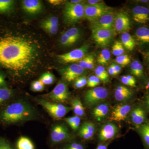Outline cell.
I'll return each mask as SVG.
<instances>
[{
  "instance_id": "cell-1",
  "label": "cell",
  "mask_w": 149,
  "mask_h": 149,
  "mask_svg": "<svg viewBox=\"0 0 149 149\" xmlns=\"http://www.w3.org/2000/svg\"><path fill=\"white\" fill-rule=\"evenodd\" d=\"M34 49L28 41L16 36L0 39V65L7 69L21 71L32 61Z\"/></svg>"
},
{
  "instance_id": "cell-2",
  "label": "cell",
  "mask_w": 149,
  "mask_h": 149,
  "mask_svg": "<svg viewBox=\"0 0 149 149\" xmlns=\"http://www.w3.org/2000/svg\"><path fill=\"white\" fill-rule=\"evenodd\" d=\"M35 115L34 109L29 104L25 102H17L7 107L0 117L6 123H13L31 120Z\"/></svg>"
},
{
  "instance_id": "cell-3",
  "label": "cell",
  "mask_w": 149,
  "mask_h": 149,
  "mask_svg": "<svg viewBox=\"0 0 149 149\" xmlns=\"http://www.w3.org/2000/svg\"><path fill=\"white\" fill-rule=\"evenodd\" d=\"M82 3H71L67 2L65 6L64 15L65 21L67 24H75L80 21L84 17L85 6Z\"/></svg>"
},
{
  "instance_id": "cell-4",
  "label": "cell",
  "mask_w": 149,
  "mask_h": 149,
  "mask_svg": "<svg viewBox=\"0 0 149 149\" xmlns=\"http://www.w3.org/2000/svg\"><path fill=\"white\" fill-rule=\"evenodd\" d=\"M108 95V91L106 88L103 87H96L86 92L84 100L88 106L95 107L105 100Z\"/></svg>"
},
{
  "instance_id": "cell-5",
  "label": "cell",
  "mask_w": 149,
  "mask_h": 149,
  "mask_svg": "<svg viewBox=\"0 0 149 149\" xmlns=\"http://www.w3.org/2000/svg\"><path fill=\"white\" fill-rule=\"evenodd\" d=\"M37 102L52 117L56 119H61L72 110L70 107L58 103L52 102L44 100H38Z\"/></svg>"
},
{
  "instance_id": "cell-6",
  "label": "cell",
  "mask_w": 149,
  "mask_h": 149,
  "mask_svg": "<svg viewBox=\"0 0 149 149\" xmlns=\"http://www.w3.org/2000/svg\"><path fill=\"white\" fill-rule=\"evenodd\" d=\"M84 6V17L91 22L112 11L111 8L102 3L95 5H85Z\"/></svg>"
},
{
  "instance_id": "cell-7",
  "label": "cell",
  "mask_w": 149,
  "mask_h": 149,
  "mask_svg": "<svg viewBox=\"0 0 149 149\" xmlns=\"http://www.w3.org/2000/svg\"><path fill=\"white\" fill-rule=\"evenodd\" d=\"M92 37L99 46L106 47L109 45L116 35L114 29H91Z\"/></svg>"
},
{
  "instance_id": "cell-8",
  "label": "cell",
  "mask_w": 149,
  "mask_h": 149,
  "mask_svg": "<svg viewBox=\"0 0 149 149\" xmlns=\"http://www.w3.org/2000/svg\"><path fill=\"white\" fill-rule=\"evenodd\" d=\"M70 138L69 130L63 124L54 125L51 131L50 140L53 146L64 143Z\"/></svg>"
},
{
  "instance_id": "cell-9",
  "label": "cell",
  "mask_w": 149,
  "mask_h": 149,
  "mask_svg": "<svg viewBox=\"0 0 149 149\" xmlns=\"http://www.w3.org/2000/svg\"><path fill=\"white\" fill-rule=\"evenodd\" d=\"M89 48V46L88 45H84L81 47L75 49L69 52L60 55L58 56V58L60 61L63 63L80 61L85 56Z\"/></svg>"
},
{
  "instance_id": "cell-10",
  "label": "cell",
  "mask_w": 149,
  "mask_h": 149,
  "mask_svg": "<svg viewBox=\"0 0 149 149\" xmlns=\"http://www.w3.org/2000/svg\"><path fill=\"white\" fill-rule=\"evenodd\" d=\"M60 72L65 80L71 82L82 76L85 72V69L79 64L73 63L63 68L60 70Z\"/></svg>"
},
{
  "instance_id": "cell-11",
  "label": "cell",
  "mask_w": 149,
  "mask_h": 149,
  "mask_svg": "<svg viewBox=\"0 0 149 149\" xmlns=\"http://www.w3.org/2000/svg\"><path fill=\"white\" fill-rule=\"evenodd\" d=\"M69 96L68 87L63 82H59L49 95L50 99L58 103L66 101L69 98Z\"/></svg>"
},
{
  "instance_id": "cell-12",
  "label": "cell",
  "mask_w": 149,
  "mask_h": 149,
  "mask_svg": "<svg viewBox=\"0 0 149 149\" xmlns=\"http://www.w3.org/2000/svg\"><path fill=\"white\" fill-rule=\"evenodd\" d=\"M115 17V15L113 12L106 14L98 19L91 22V29H114Z\"/></svg>"
},
{
  "instance_id": "cell-13",
  "label": "cell",
  "mask_w": 149,
  "mask_h": 149,
  "mask_svg": "<svg viewBox=\"0 0 149 149\" xmlns=\"http://www.w3.org/2000/svg\"><path fill=\"white\" fill-rule=\"evenodd\" d=\"M114 29L119 33L127 32L131 29L130 18L125 13L119 12L115 15Z\"/></svg>"
},
{
  "instance_id": "cell-14",
  "label": "cell",
  "mask_w": 149,
  "mask_h": 149,
  "mask_svg": "<svg viewBox=\"0 0 149 149\" xmlns=\"http://www.w3.org/2000/svg\"><path fill=\"white\" fill-rule=\"evenodd\" d=\"M131 109V106L128 104H121L116 106L111 111L110 119L116 122L124 120L127 118Z\"/></svg>"
},
{
  "instance_id": "cell-15",
  "label": "cell",
  "mask_w": 149,
  "mask_h": 149,
  "mask_svg": "<svg viewBox=\"0 0 149 149\" xmlns=\"http://www.w3.org/2000/svg\"><path fill=\"white\" fill-rule=\"evenodd\" d=\"M118 128L115 124L111 123H106L102 126L99 133V139L105 142L112 139L117 134Z\"/></svg>"
},
{
  "instance_id": "cell-16",
  "label": "cell",
  "mask_w": 149,
  "mask_h": 149,
  "mask_svg": "<svg viewBox=\"0 0 149 149\" xmlns=\"http://www.w3.org/2000/svg\"><path fill=\"white\" fill-rule=\"evenodd\" d=\"M134 21L141 24H146L149 21V10L143 6H136L132 10Z\"/></svg>"
},
{
  "instance_id": "cell-17",
  "label": "cell",
  "mask_w": 149,
  "mask_h": 149,
  "mask_svg": "<svg viewBox=\"0 0 149 149\" xmlns=\"http://www.w3.org/2000/svg\"><path fill=\"white\" fill-rule=\"evenodd\" d=\"M130 116L131 122L138 126L145 123L146 120V111L141 107H136L131 109Z\"/></svg>"
},
{
  "instance_id": "cell-18",
  "label": "cell",
  "mask_w": 149,
  "mask_h": 149,
  "mask_svg": "<svg viewBox=\"0 0 149 149\" xmlns=\"http://www.w3.org/2000/svg\"><path fill=\"white\" fill-rule=\"evenodd\" d=\"M22 8L24 11L30 14H35L42 9V3L38 0H24L22 1Z\"/></svg>"
},
{
  "instance_id": "cell-19",
  "label": "cell",
  "mask_w": 149,
  "mask_h": 149,
  "mask_svg": "<svg viewBox=\"0 0 149 149\" xmlns=\"http://www.w3.org/2000/svg\"><path fill=\"white\" fill-rule=\"evenodd\" d=\"M133 92L123 85H119L114 91V97L118 102H125L130 100L133 96Z\"/></svg>"
},
{
  "instance_id": "cell-20",
  "label": "cell",
  "mask_w": 149,
  "mask_h": 149,
  "mask_svg": "<svg viewBox=\"0 0 149 149\" xmlns=\"http://www.w3.org/2000/svg\"><path fill=\"white\" fill-rule=\"evenodd\" d=\"M96 131L95 125L92 122H85L80 127L79 135L85 140H90L93 138Z\"/></svg>"
},
{
  "instance_id": "cell-21",
  "label": "cell",
  "mask_w": 149,
  "mask_h": 149,
  "mask_svg": "<svg viewBox=\"0 0 149 149\" xmlns=\"http://www.w3.org/2000/svg\"><path fill=\"white\" fill-rule=\"evenodd\" d=\"M109 107L108 104L102 103L94 107L92 114L95 119L100 121L107 115L109 111Z\"/></svg>"
},
{
  "instance_id": "cell-22",
  "label": "cell",
  "mask_w": 149,
  "mask_h": 149,
  "mask_svg": "<svg viewBox=\"0 0 149 149\" xmlns=\"http://www.w3.org/2000/svg\"><path fill=\"white\" fill-rule=\"evenodd\" d=\"M136 36L141 44H149V28L145 26L139 27L136 30Z\"/></svg>"
},
{
  "instance_id": "cell-23",
  "label": "cell",
  "mask_w": 149,
  "mask_h": 149,
  "mask_svg": "<svg viewBox=\"0 0 149 149\" xmlns=\"http://www.w3.org/2000/svg\"><path fill=\"white\" fill-rule=\"evenodd\" d=\"M121 42L124 47L129 51L133 50L136 46L134 38L127 32L122 33Z\"/></svg>"
},
{
  "instance_id": "cell-24",
  "label": "cell",
  "mask_w": 149,
  "mask_h": 149,
  "mask_svg": "<svg viewBox=\"0 0 149 149\" xmlns=\"http://www.w3.org/2000/svg\"><path fill=\"white\" fill-rule=\"evenodd\" d=\"M72 109L74 114L79 117H83L85 115V109L80 99L75 98L71 101Z\"/></svg>"
},
{
  "instance_id": "cell-25",
  "label": "cell",
  "mask_w": 149,
  "mask_h": 149,
  "mask_svg": "<svg viewBox=\"0 0 149 149\" xmlns=\"http://www.w3.org/2000/svg\"><path fill=\"white\" fill-rule=\"evenodd\" d=\"M138 131L145 145L149 148V123H145L138 126Z\"/></svg>"
},
{
  "instance_id": "cell-26",
  "label": "cell",
  "mask_w": 149,
  "mask_h": 149,
  "mask_svg": "<svg viewBox=\"0 0 149 149\" xmlns=\"http://www.w3.org/2000/svg\"><path fill=\"white\" fill-rule=\"evenodd\" d=\"M130 69L131 74L134 76L138 77H141L143 76V67L139 61L135 60L131 63Z\"/></svg>"
},
{
  "instance_id": "cell-27",
  "label": "cell",
  "mask_w": 149,
  "mask_h": 149,
  "mask_svg": "<svg viewBox=\"0 0 149 149\" xmlns=\"http://www.w3.org/2000/svg\"><path fill=\"white\" fill-rule=\"evenodd\" d=\"M17 149H35V145L29 138L22 136L17 141L16 144Z\"/></svg>"
},
{
  "instance_id": "cell-28",
  "label": "cell",
  "mask_w": 149,
  "mask_h": 149,
  "mask_svg": "<svg viewBox=\"0 0 149 149\" xmlns=\"http://www.w3.org/2000/svg\"><path fill=\"white\" fill-rule=\"evenodd\" d=\"M110 52L107 49H104L101 52L97 58V61L99 64L104 65H107L111 59Z\"/></svg>"
},
{
  "instance_id": "cell-29",
  "label": "cell",
  "mask_w": 149,
  "mask_h": 149,
  "mask_svg": "<svg viewBox=\"0 0 149 149\" xmlns=\"http://www.w3.org/2000/svg\"><path fill=\"white\" fill-rule=\"evenodd\" d=\"M95 73L96 76L98 77L101 81L104 83H107L109 82V73L105 69L104 66L99 65L95 69Z\"/></svg>"
},
{
  "instance_id": "cell-30",
  "label": "cell",
  "mask_w": 149,
  "mask_h": 149,
  "mask_svg": "<svg viewBox=\"0 0 149 149\" xmlns=\"http://www.w3.org/2000/svg\"><path fill=\"white\" fill-rule=\"evenodd\" d=\"M64 34L67 35L74 43L80 39L81 33L80 30L76 27H72L65 32Z\"/></svg>"
},
{
  "instance_id": "cell-31",
  "label": "cell",
  "mask_w": 149,
  "mask_h": 149,
  "mask_svg": "<svg viewBox=\"0 0 149 149\" xmlns=\"http://www.w3.org/2000/svg\"><path fill=\"white\" fill-rule=\"evenodd\" d=\"M124 47L120 41H116L112 47V53L116 57L122 55L124 54Z\"/></svg>"
},
{
  "instance_id": "cell-32",
  "label": "cell",
  "mask_w": 149,
  "mask_h": 149,
  "mask_svg": "<svg viewBox=\"0 0 149 149\" xmlns=\"http://www.w3.org/2000/svg\"><path fill=\"white\" fill-rule=\"evenodd\" d=\"M14 1L12 0H0V13H6L11 9Z\"/></svg>"
},
{
  "instance_id": "cell-33",
  "label": "cell",
  "mask_w": 149,
  "mask_h": 149,
  "mask_svg": "<svg viewBox=\"0 0 149 149\" xmlns=\"http://www.w3.org/2000/svg\"><path fill=\"white\" fill-rule=\"evenodd\" d=\"M58 19L56 17L52 16L45 19L41 23L42 27H58Z\"/></svg>"
},
{
  "instance_id": "cell-34",
  "label": "cell",
  "mask_w": 149,
  "mask_h": 149,
  "mask_svg": "<svg viewBox=\"0 0 149 149\" xmlns=\"http://www.w3.org/2000/svg\"><path fill=\"white\" fill-rule=\"evenodd\" d=\"M55 77L53 74L49 72L43 74L40 79L44 85H51L54 81Z\"/></svg>"
},
{
  "instance_id": "cell-35",
  "label": "cell",
  "mask_w": 149,
  "mask_h": 149,
  "mask_svg": "<svg viewBox=\"0 0 149 149\" xmlns=\"http://www.w3.org/2000/svg\"><path fill=\"white\" fill-rule=\"evenodd\" d=\"M12 91L7 88H0V104L10 98Z\"/></svg>"
},
{
  "instance_id": "cell-36",
  "label": "cell",
  "mask_w": 149,
  "mask_h": 149,
  "mask_svg": "<svg viewBox=\"0 0 149 149\" xmlns=\"http://www.w3.org/2000/svg\"><path fill=\"white\" fill-rule=\"evenodd\" d=\"M115 61L121 66L124 67L128 65L130 62V59L129 56L127 55H122L116 57Z\"/></svg>"
},
{
  "instance_id": "cell-37",
  "label": "cell",
  "mask_w": 149,
  "mask_h": 149,
  "mask_svg": "<svg viewBox=\"0 0 149 149\" xmlns=\"http://www.w3.org/2000/svg\"><path fill=\"white\" fill-rule=\"evenodd\" d=\"M88 79L85 76H80L74 81V86L76 89H80L87 85Z\"/></svg>"
},
{
  "instance_id": "cell-38",
  "label": "cell",
  "mask_w": 149,
  "mask_h": 149,
  "mask_svg": "<svg viewBox=\"0 0 149 149\" xmlns=\"http://www.w3.org/2000/svg\"><path fill=\"white\" fill-rule=\"evenodd\" d=\"M61 149H85V148L80 143L72 142L65 144Z\"/></svg>"
},
{
  "instance_id": "cell-39",
  "label": "cell",
  "mask_w": 149,
  "mask_h": 149,
  "mask_svg": "<svg viewBox=\"0 0 149 149\" xmlns=\"http://www.w3.org/2000/svg\"><path fill=\"white\" fill-rule=\"evenodd\" d=\"M101 80L96 76H91L88 78L87 86L89 88H94L97 87L100 83Z\"/></svg>"
},
{
  "instance_id": "cell-40",
  "label": "cell",
  "mask_w": 149,
  "mask_h": 149,
  "mask_svg": "<svg viewBox=\"0 0 149 149\" xmlns=\"http://www.w3.org/2000/svg\"><path fill=\"white\" fill-rule=\"evenodd\" d=\"M45 85L40 80L32 82L31 84V89L35 92H41L44 89Z\"/></svg>"
},
{
  "instance_id": "cell-41",
  "label": "cell",
  "mask_w": 149,
  "mask_h": 149,
  "mask_svg": "<svg viewBox=\"0 0 149 149\" xmlns=\"http://www.w3.org/2000/svg\"><path fill=\"white\" fill-rule=\"evenodd\" d=\"M61 43L63 45L70 46L73 45L74 42L67 35L64 33L61 36Z\"/></svg>"
},
{
  "instance_id": "cell-42",
  "label": "cell",
  "mask_w": 149,
  "mask_h": 149,
  "mask_svg": "<svg viewBox=\"0 0 149 149\" xmlns=\"http://www.w3.org/2000/svg\"><path fill=\"white\" fill-rule=\"evenodd\" d=\"M0 149H14L8 141L0 137Z\"/></svg>"
},
{
  "instance_id": "cell-43",
  "label": "cell",
  "mask_w": 149,
  "mask_h": 149,
  "mask_svg": "<svg viewBox=\"0 0 149 149\" xmlns=\"http://www.w3.org/2000/svg\"><path fill=\"white\" fill-rule=\"evenodd\" d=\"M91 55L84 57L79 62V65L83 69H88V63L90 60Z\"/></svg>"
},
{
  "instance_id": "cell-44",
  "label": "cell",
  "mask_w": 149,
  "mask_h": 149,
  "mask_svg": "<svg viewBox=\"0 0 149 149\" xmlns=\"http://www.w3.org/2000/svg\"><path fill=\"white\" fill-rule=\"evenodd\" d=\"M42 28L50 35H55L58 30V27H45Z\"/></svg>"
},
{
  "instance_id": "cell-45",
  "label": "cell",
  "mask_w": 149,
  "mask_h": 149,
  "mask_svg": "<svg viewBox=\"0 0 149 149\" xmlns=\"http://www.w3.org/2000/svg\"><path fill=\"white\" fill-rule=\"evenodd\" d=\"M80 122H81V119H80V117L78 116L77 119L70 126L72 128V130H74V131H76V130H78V128H79Z\"/></svg>"
},
{
  "instance_id": "cell-46",
  "label": "cell",
  "mask_w": 149,
  "mask_h": 149,
  "mask_svg": "<svg viewBox=\"0 0 149 149\" xmlns=\"http://www.w3.org/2000/svg\"><path fill=\"white\" fill-rule=\"evenodd\" d=\"M94 67H95V57L94 55L91 54L89 63H88V69H93Z\"/></svg>"
},
{
  "instance_id": "cell-47",
  "label": "cell",
  "mask_w": 149,
  "mask_h": 149,
  "mask_svg": "<svg viewBox=\"0 0 149 149\" xmlns=\"http://www.w3.org/2000/svg\"><path fill=\"white\" fill-rule=\"evenodd\" d=\"M120 81L123 84H124L127 86H130V87H133V85L132 83L130 82L129 79L127 78L126 76H123L120 77Z\"/></svg>"
},
{
  "instance_id": "cell-48",
  "label": "cell",
  "mask_w": 149,
  "mask_h": 149,
  "mask_svg": "<svg viewBox=\"0 0 149 149\" xmlns=\"http://www.w3.org/2000/svg\"><path fill=\"white\" fill-rule=\"evenodd\" d=\"M108 72L109 74L112 75V76L116 75L113 63L110 66L108 70Z\"/></svg>"
},
{
  "instance_id": "cell-49",
  "label": "cell",
  "mask_w": 149,
  "mask_h": 149,
  "mask_svg": "<svg viewBox=\"0 0 149 149\" xmlns=\"http://www.w3.org/2000/svg\"><path fill=\"white\" fill-rule=\"evenodd\" d=\"M48 1L51 4L53 5H59L62 3H63L64 1H62V0H49V1Z\"/></svg>"
},
{
  "instance_id": "cell-50",
  "label": "cell",
  "mask_w": 149,
  "mask_h": 149,
  "mask_svg": "<svg viewBox=\"0 0 149 149\" xmlns=\"http://www.w3.org/2000/svg\"><path fill=\"white\" fill-rule=\"evenodd\" d=\"M126 76L127 78L129 79V80H130L131 83H132L133 87H136V81L135 77H133V76H132V75H126Z\"/></svg>"
},
{
  "instance_id": "cell-51",
  "label": "cell",
  "mask_w": 149,
  "mask_h": 149,
  "mask_svg": "<svg viewBox=\"0 0 149 149\" xmlns=\"http://www.w3.org/2000/svg\"><path fill=\"white\" fill-rule=\"evenodd\" d=\"M102 1H100V0H88L87 1L88 5H95L97 4L100 3Z\"/></svg>"
},
{
  "instance_id": "cell-52",
  "label": "cell",
  "mask_w": 149,
  "mask_h": 149,
  "mask_svg": "<svg viewBox=\"0 0 149 149\" xmlns=\"http://www.w3.org/2000/svg\"><path fill=\"white\" fill-rule=\"evenodd\" d=\"M114 66L115 71L116 75H117L120 73L121 70V67L118 65L113 63Z\"/></svg>"
},
{
  "instance_id": "cell-53",
  "label": "cell",
  "mask_w": 149,
  "mask_h": 149,
  "mask_svg": "<svg viewBox=\"0 0 149 149\" xmlns=\"http://www.w3.org/2000/svg\"><path fill=\"white\" fill-rule=\"evenodd\" d=\"M108 144H100L97 146L95 149H107Z\"/></svg>"
},
{
  "instance_id": "cell-54",
  "label": "cell",
  "mask_w": 149,
  "mask_h": 149,
  "mask_svg": "<svg viewBox=\"0 0 149 149\" xmlns=\"http://www.w3.org/2000/svg\"><path fill=\"white\" fill-rule=\"evenodd\" d=\"M145 103L148 110L149 111V95L146 96L145 99Z\"/></svg>"
},
{
  "instance_id": "cell-55",
  "label": "cell",
  "mask_w": 149,
  "mask_h": 149,
  "mask_svg": "<svg viewBox=\"0 0 149 149\" xmlns=\"http://www.w3.org/2000/svg\"><path fill=\"white\" fill-rule=\"evenodd\" d=\"M83 1H81V0H71V1H70L69 2L71 3L77 4L81 3Z\"/></svg>"
},
{
  "instance_id": "cell-56",
  "label": "cell",
  "mask_w": 149,
  "mask_h": 149,
  "mask_svg": "<svg viewBox=\"0 0 149 149\" xmlns=\"http://www.w3.org/2000/svg\"><path fill=\"white\" fill-rule=\"evenodd\" d=\"M5 83L4 78L2 75L0 74V85H3Z\"/></svg>"
},
{
  "instance_id": "cell-57",
  "label": "cell",
  "mask_w": 149,
  "mask_h": 149,
  "mask_svg": "<svg viewBox=\"0 0 149 149\" xmlns=\"http://www.w3.org/2000/svg\"><path fill=\"white\" fill-rule=\"evenodd\" d=\"M146 56V58L147 61L149 63V51H148V52L145 54Z\"/></svg>"
},
{
  "instance_id": "cell-58",
  "label": "cell",
  "mask_w": 149,
  "mask_h": 149,
  "mask_svg": "<svg viewBox=\"0 0 149 149\" xmlns=\"http://www.w3.org/2000/svg\"><path fill=\"white\" fill-rule=\"evenodd\" d=\"M146 88L147 90H148L149 91V80L148 82V83H147Z\"/></svg>"
}]
</instances>
